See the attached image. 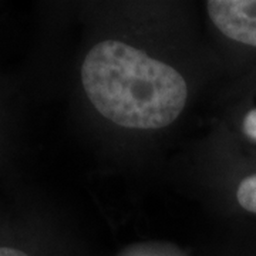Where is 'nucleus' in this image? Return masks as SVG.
Segmentation results:
<instances>
[{
    "instance_id": "obj_1",
    "label": "nucleus",
    "mask_w": 256,
    "mask_h": 256,
    "mask_svg": "<svg viewBox=\"0 0 256 256\" xmlns=\"http://www.w3.org/2000/svg\"><path fill=\"white\" fill-rule=\"evenodd\" d=\"M82 88L102 117L120 127L158 130L186 102V82L174 67L118 40L92 47L82 66Z\"/></svg>"
},
{
    "instance_id": "obj_2",
    "label": "nucleus",
    "mask_w": 256,
    "mask_h": 256,
    "mask_svg": "<svg viewBox=\"0 0 256 256\" xmlns=\"http://www.w3.org/2000/svg\"><path fill=\"white\" fill-rule=\"evenodd\" d=\"M206 10L224 36L256 47V0H210Z\"/></svg>"
},
{
    "instance_id": "obj_3",
    "label": "nucleus",
    "mask_w": 256,
    "mask_h": 256,
    "mask_svg": "<svg viewBox=\"0 0 256 256\" xmlns=\"http://www.w3.org/2000/svg\"><path fill=\"white\" fill-rule=\"evenodd\" d=\"M236 198L244 210L256 214V174L249 175L239 184Z\"/></svg>"
},
{
    "instance_id": "obj_4",
    "label": "nucleus",
    "mask_w": 256,
    "mask_h": 256,
    "mask_svg": "<svg viewBox=\"0 0 256 256\" xmlns=\"http://www.w3.org/2000/svg\"><path fill=\"white\" fill-rule=\"evenodd\" d=\"M242 130L248 138H250L252 141H256V108L250 110L245 116L244 122H242Z\"/></svg>"
},
{
    "instance_id": "obj_5",
    "label": "nucleus",
    "mask_w": 256,
    "mask_h": 256,
    "mask_svg": "<svg viewBox=\"0 0 256 256\" xmlns=\"http://www.w3.org/2000/svg\"><path fill=\"white\" fill-rule=\"evenodd\" d=\"M0 256H28L26 252L10 246H0Z\"/></svg>"
}]
</instances>
